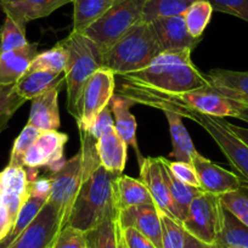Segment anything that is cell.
I'll use <instances>...</instances> for the list:
<instances>
[{
    "instance_id": "1",
    "label": "cell",
    "mask_w": 248,
    "mask_h": 248,
    "mask_svg": "<svg viewBox=\"0 0 248 248\" xmlns=\"http://www.w3.org/2000/svg\"><path fill=\"white\" fill-rule=\"evenodd\" d=\"M192 50H173L159 54L146 68L121 76L124 84L166 94H183L208 87L206 75L191 60Z\"/></svg>"
},
{
    "instance_id": "2",
    "label": "cell",
    "mask_w": 248,
    "mask_h": 248,
    "mask_svg": "<svg viewBox=\"0 0 248 248\" xmlns=\"http://www.w3.org/2000/svg\"><path fill=\"white\" fill-rule=\"evenodd\" d=\"M119 175L105 169L101 164L84 175L68 225L87 233L118 214L114 186Z\"/></svg>"
},
{
    "instance_id": "3",
    "label": "cell",
    "mask_w": 248,
    "mask_h": 248,
    "mask_svg": "<svg viewBox=\"0 0 248 248\" xmlns=\"http://www.w3.org/2000/svg\"><path fill=\"white\" fill-rule=\"evenodd\" d=\"M62 43L70 54L65 71L67 109L78 123L80 119L83 90L89 78L104 67V51L84 33L71 32Z\"/></svg>"
},
{
    "instance_id": "4",
    "label": "cell",
    "mask_w": 248,
    "mask_h": 248,
    "mask_svg": "<svg viewBox=\"0 0 248 248\" xmlns=\"http://www.w3.org/2000/svg\"><path fill=\"white\" fill-rule=\"evenodd\" d=\"M162 52L151 25L141 20L104 52V67L121 77L144 70Z\"/></svg>"
},
{
    "instance_id": "5",
    "label": "cell",
    "mask_w": 248,
    "mask_h": 248,
    "mask_svg": "<svg viewBox=\"0 0 248 248\" xmlns=\"http://www.w3.org/2000/svg\"><path fill=\"white\" fill-rule=\"evenodd\" d=\"M150 107L161 111L169 109L180 114L183 118H187L199 124L216 141L236 174L248 184V146L229 128L225 119L208 116L196 109L171 102H155L150 105Z\"/></svg>"
},
{
    "instance_id": "6",
    "label": "cell",
    "mask_w": 248,
    "mask_h": 248,
    "mask_svg": "<svg viewBox=\"0 0 248 248\" xmlns=\"http://www.w3.org/2000/svg\"><path fill=\"white\" fill-rule=\"evenodd\" d=\"M145 4L146 0H117L105 15L85 30L84 34L105 52L142 20Z\"/></svg>"
},
{
    "instance_id": "7",
    "label": "cell",
    "mask_w": 248,
    "mask_h": 248,
    "mask_svg": "<svg viewBox=\"0 0 248 248\" xmlns=\"http://www.w3.org/2000/svg\"><path fill=\"white\" fill-rule=\"evenodd\" d=\"M223 211L220 196L202 191L191 202L181 225L194 237L214 245L223 224Z\"/></svg>"
},
{
    "instance_id": "8",
    "label": "cell",
    "mask_w": 248,
    "mask_h": 248,
    "mask_svg": "<svg viewBox=\"0 0 248 248\" xmlns=\"http://www.w3.org/2000/svg\"><path fill=\"white\" fill-rule=\"evenodd\" d=\"M49 176L51 179V191L47 201L61 212L68 225L71 211L84 178L82 152L79 151L72 158L67 159L59 170L50 173Z\"/></svg>"
},
{
    "instance_id": "9",
    "label": "cell",
    "mask_w": 248,
    "mask_h": 248,
    "mask_svg": "<svg viewBox=\"0 0 248 248\" xmlns=\"http://www.w3.org/2000/svg\"><path fill=\"white\" fill-rule=\"evenodd\" d=\"M116 93V76L108 68L97 70L85 84L80 102V119L78 128L87 132L102 109L109 106Z\"/></svg>"
},
{
    "instance_id": "10",
    "label": "cell",
    "mask_w": 248,
    "mask_h": 248,
    "mask_svg": "<svg viewBox=\"0 0 248 248\" xmlns=\"http://www.w3.org/2000/svg\"><path fill=\"white\" fill-rule=\"evenodd\" d=\"M67 226L61 212L49 201L32 223L8 248H52L60 231Z\"/></svg>"
},
{
    "instance_id": "11",
    "label": "cell",
    "mask_w": 248,
    "mask_h": 248,
    "mask_svg": "<svg viewBox=\"0 0 248 248\" xmlns=\"http://www.w3.org/2000/svg\"><path fill=\"white\" fill-rule=\"evenodd\" d=\"M67 141L68 135L59 130L42 132L23 156L22 166L25 168L45 167L50 173L57 171L66 162L63 149Z\"/></svg>"
},
{
    "instance_id": "12",
    "label": "cell",
    "mask_w": 248,
    "mask_h": 248,
    "mask_svg": "<svg viewBox=\"0 0 248 248\" xmlns=\"http://www.w3.org/2000/svg\"><path fill=\"white\" fill-rule=\"evenodd\" d=\"M192 166L196 169L201 190L208 194L221 196L246 185L245 181L237 174L226 170L225 168L209 161L200 154L194 157Z\"/></svg>"
},
{
    "instance_id": "13",
    "label": "cell",
    "mask_w": 248,
    "mask_h": 248,
    "mask_svg": "<svg viewBox=\"0 0 248 248\" xmlns=\"http://www.w3.org/2000/svg\"><path fill=\"white\" fill-rule=\"evenodd\" d=\"M150 25L162 51L194 50L202 40L190 34L183 15L157 18L150 22Z\"/></svg>"
},
{
    "instance_id": "14",
    "label": "cell",
    "mask_w": 248,
    "mask_h": 248,
    "mask_svg": "<svg viewBox=\"0 0 248 248\" xmlns=\"http://www.w3.org/2000/svg\"><path fill=\"white\" fill-rule=\"evenodd\" d=\"M140 180L145 184L159 213L167 214L176 220V209L173 203L163 174L159 157H146L140 164Z\"/></svg>"
},
{
    "instance_id": "15",
    "label": "cell",
    "mask_w": 248,
    "mask_h": 248,
    "mask_svg": "<svg viewBox=\"0 0 248 248\" xmlns=\"http://www.w3.org/2000/svg\"><path fill=\"white\" fill-rule=\"evenodd\" d=\"M122 228H134L146 236L157 248H162L161 213L156 204H140L118 212Z\"/></svg>"
},
{
    "instance_id": "16",
    "label": "cell",
    "mask_w": 248,
    "mask_h": 248,
    "mask_svg": "<svg viewBox=\"0 0 248 248\" xmlns=\"http://www.w3.org/2000/svg\"><path fill=\"white\" fill-rule=\"evenodd\" d=\"M73 3V0H0V9L6 17L21 25L46 17L57 9Z\"/></svg>"
},
{
    "instance_id": "17",
    "label": "cell",
    "mask_w": 248,
    "mask_h": 248,
    "mask_svg": "<svg viewBox=\"0 0 248 248\" xmlns=\"http://www.w3.org/2000/svg\"><path fill=\"white\" fill-rule=\"evenodd\" d=\"M209 87L226 99L248 106V72L214 68L206 75Z\"/></svg>"
},
{
    "instance_id": "18",
    "label": "cell",
    "mask_w": 248,
    "mask_h": 248,
    "mask_svg": "<svg viewBox=\"0 0 248 248\" xmlns=\"http://www.w3.org/2000/svg\"><path fill=\"white\" fill-rule=\"evenodd\" d=\"M133 105H135L133 100L121 94H114L109 102L112 114L114 116V129L117 134L127 142L128 146H132L134 149L140 166L144 162V157L140 154L139 145H138L137 119L130 111Z\"/></svg>"
},
{
    "instance_id": "19",
    "label": "cell",
    "mask_w": 248,
    "mask_h": 248,
    "mask_svg": "<svg viewBox=\"0 0 248 248\" xmlns=\"http://www.w3.org/2000/svg\"><path fill=\"white\" fill-rule=\"evenodd\" d=\"M60 92V89H52L33 99L27 124L37 128L39 132L59 129Z\"/></svg>"
},
{
    "instance_id": "20",
    "label": "cell",
    "mask_w": 248,
    "mask_h": 248,
    "mask_svg": "<svg viewBox=\"0 0 248 248\" xmlns=\"http://www.w3.org/2000/svg\"><path fill=\"white\" fill-rule=\"evenodd\" d=\"M65 87V73L31 70L26 71L25 75L15 84L17 94L25 100H33L49 90H62Z\"/></svg>"
},
{
    "instance_id": "21",
    "label": "cell",
    "mask_w": 248,
    "mask_h": 248,
    "mask_svg": "<svg viewBox=\"0 0 248 248\" xmlns=\"http://www.w3.org/2000/svg\"><path fill=\"white\" fill-rule=\"evenodd\" d=\"M38 43H30L21 49L0 51V85L16 84L26 73L32 60L37 56Z\"/></svg>"
},
{
    "instance_id": "22",
    "label": "cell",
    "mask_w": 248,
    "mask_h": 248,
    "mask_svg": "<svg viewBox=\"0 0 248 248\" xmlns=\"http://www.w3.org/2000/svg\"><path fill=\"white\" fill-rule=\"evenodd\" d=\"M127 142L117 134L114 127L106 130L96 140V152L100 164L113 173L123 174L127 163Z\"/></svg>"
},
{
    "instance_id": "23",
    "label": "cell",
    "mask_w": 248,
    "mask_h": 248,
    "mask_svg": "<svg viewBox=\"0 0 248 248\" xmlns=\"http://www.w3.org/2000/svg\"><path fill=\"white\" fill-rule=\"evenodd\" d=\"M116 207L118 212L140 204H155L149 190L140 179L121 174L116 180Z\"/></svg>"
},
{
    "instance_id": "24",
    "label": "cell",
    "mask_w": 248,
    "mask_h": 248,
    "mask_svg": "<svg viewBox=\"0 0 248 248\" xmlns=\"http://www.w3.org/2000/svg\"><path fill=\"white\" fill-rule=\"evenodd\" d=\"M162 112L168 121L171 146H173L171 157L174 158V161L192 163V159L199 152H197L189 133L186 130L185 125L183 124V117L175 112L169 111V109H163Z\"/></svg>"
},
{
    "instance_id": "25",
    "label": "cell",
    "mask_w": 248,
    "mask_h": 248,
    "mask_svg": "<svg viewBox=\"0 0 248 248\" xmlns=\"http://www.w3.org/2000/svg\"><path fill=\"white\" fill-rule=\"evenodd\" d=\"M159 159H161L162 167H163L164 179H166L167 186H168L169 194H170V197L173 200V203L176 209V220L179 223H183L186 214H187V209H189L190 204L201 194L202 190L179 180L171 173L168 166H167L166 158L164 157H159Z\"/></svg>"
},
{
    "instance_id": "26",
    "label": "cell",
    "mask_w": 248,
    "mask_h": 248,
    "mask_svg": "<svg viewBox=\"0 0 248 248\" xmlns=\"http://www.w3.org/2000/svg\"><path fill=\"white\" fill-rule=\"evenodd\" d=\"M117 0H73L72 32L84 33L116 4Z\"/></svg>"
},
{
    "instance_id": "27",
    "label": "cell",
    "mask_w": 248,
    "mask_h": 248,
    "mask_svg": "<svg viewBox=\"0 0 248 248\" xmlns=\"http://www.w3.org/2000/svg\"><path fill=\"white\" fill-rule=\"evenodd\" d=\"M214 246L217 248H248V226L224 208L223 224Z\"/></svg>"
},
{
    "instance_id": "28",
    "label": "cell",
    "mask_w": 248,
    "mask_h": 248,
    "mask_svg": "<svg viewBox=\"0 0 248 248\" xmlns=\"http://www.w3.org/2000/svg\"><path fill=\"white\" fill-rule=\"evenodd\" d=\"M67 47L61 42L46 51L39 52L31 62L28 70L31 71H50L55 73H65L68 63Z\"/></svg>"
},
{
    "instance_id": "29",
    "label": "cell",
    "mask_w": 248,
    "mask_h": 248,
    "mask_svg": "<svg viewBox=\"0 0 248 248\" xmlns=\"http://www.w3.org/2000/svg\"><path fill=\"white\" fill-rule=\"evenodd\" d=\"M197 0H146L142 20L152 22L161 17L181 16Z\"/></svg>"
},
{
    "instance_id": "30",
    "label": "cell",
    "mask_w": 248,
    "mask_h": 248,
    "mask_svg": "<svg viewBox=\"0 0 248 248\" xmlns=\"http://www.w3.org/2000/svg\"><path fill=\"white\" fill-rule=\"evenodd\" d=\"M46 202V200L39 199V197H28L27 201L25 202V204H23L22 208H21L15 223H14L11 231L8 233V236H6L5 238L0 242V248H8L9 246L20 236V233L32 223L33 219L38 216L40 209L43 208V206H44Z\"/></svg>"
},
{
    "instance_id": "31",
    "label": "cell",
    "mask_w": 248,
    "mask_h": 248,
    "mask_svg": "<svg viewBox=\"0 0 248 248\" xmlns=\"http://www.w3.org/2000/svg\"><path fill=\"white\" fill-rule=\"evenodd\" d=\"M213 13L214 10L208 0H197L187 8V10L183 14V17L192 37L202 39V35L211 21Z\"/></svg>"
},
{
    "instance_id": "32",
    "label": "cell",
    "mask_w": 248,
    "mask_h": 248,
    "mask_svg": "<svg viewBox=\"0 0 248 248\" xmlns=\"http://www.w3.org/2000/svg\"><path fill=\"white\" fill-rule=\"evenodd\" d=\"M88 248H118V214L85 233Z\"/></svg>"
},
{
    "instance_id": "33",
    "label": "cell",
    "mask_w": 248,
    "mask_h": 248,
    "mask_svg": "<svg viewBox=\"0 0 248 248\" xmlns=\"http://www.w3.org/2000/svg\"><path fill=\"white\" fill-rule=\"evenodd\" d=\"M30 44L26 37V26L16 22L13 18L5 17L0 27V51H13Z\"/></svg>"
},
{
    "instance_id": "34",
    "label": "cell",
    "mask_w": 248,
    "mask_h": 248,
    "mask_svg": "<svg viewBox=\"0 0 248 248\" xmlns=\"http://www.w3.org/2000/svg\"><path fill=\"white\" fill-rule=\"evenodd\" d=\"M27 100L16 92L15 84L0 85V134L8 128V124L15 112Z\"/></svg>"
},
{
    "instance_id": "35",
    "label": "cell",
    "mask_w": 248,
    "mask_h": 248,
    "mask_svg": "<svg viewBox=\"0 0 248 248\" xmlns=\"http://www.w3.org/2000/svg\"><path fill=\"white\" fill-rule=\"evenodd\" d=\"M220 202L224 208L248 226V184L235 191L221 195Z\"/></svg>"
},
{
    "instance_id": "36",
    "label": "cell",
    "mask_w": 248,
    "mask_h": 248,
    "mask_svg": "<svg viewBox=\"0 0 248 248\" xmlns=\"http://www.w3.org/2000/svg\"><path fill=\"white\" fill-rule=\"evenodd\" d=\"M162 248L185 247V229L181 223L167 214L161 213Z\"/></svg>"
},
{
    "instance_id": "37",
    "label": "cell",
    "mask_w": 248,
    "mask_h": 248,
    "mask_svg": "<svg viewBox=\"0 0 248 248\" xmlns=\"http://www.w3.org/2000/svg\"><path fill=\"white\" fill-rule=\"evenodd\" d=\"M40 133L42 132H39L37 128L32 127L30 124H27V125L23 128V130L20 133L17 139L14 142V146L10 155V161H9V166L23 167V156H25L26 152L28 151V149L34 144V141L38 139Z\"/></svg>"
},
{
    "instance_id": "38",
    "label": "cell",
    "mask_w": 248,
    "mask_h": 248,
    "mask_svg": "<svg viewBox=\"0 0 248 248\" xmlns=\"http://www.w3.org/2000/svg\"><path fill=\"white\" fill-rule=\"evenodd\" d=\"M52 248H88L85 232L67 225L60 231Z\"/></svg>"
},
{
    "instance_id": "39",
    "label": "cell",
    "mask_w": 248,
    "mask_h": 248,
    "mask_svg": "<svg viewBox=\"0 0 248 248\" xmlns=\"http://www.w3.org/2000/svg\"><path fill=\"white\" fill-rule=\"evenodd\" d=\"M214 11L228 14L248 22V0H208Z\"/></svg>"
},
{
    "instance_id": "40",
    "label": "cell",
    "mask_w": 248,
    "mask_h": 248,
    "mask_svg": "<svg viewBox=\"0 0 248 248\" xmlns=\"http://www.w3.org/2000/svg\"><path fill=\"white\" fill-rule=\"evenodd\" d=\"M166 163L168 166V168L170 169L171 173L176 176L180 181L185 184H189V185L195 186V187H199L200 186V180L199 176H197L196 169L192 166V163H187V162H181V161H169L166 158Z\"/></svg>"
},
{
    "instance_id": "41",
    "label": "cell",
    "mask_w": 248,
    "mask_h": 248,
    "mask_svg": "<svg viewBox=\"0 0 248 248\" xmlns=\"http://www.w3.org/2000/svg\"><path fill=\"white\" fill-rule=\"evenodd\" d=\"M113 127H114V121L113 118H112L111 107L107 106L106 108L102 109V111L99 113V116L95 118L94 123L92 124V127H90L87 132H83V133H87V134H89L93 139L97 140L105 132H106V130L111 129V128Z\"/></svg>"
},
{
    "instance_id": "42",
    "label": "cell",
    "mask_w": 248,
    "mask_h": 248,
    "mask_svg": "<svg viewBox=\"0 0 248 248\" xmlns=\"http://www.w3.org/2000/svg\"><path fill=\"white\" fill-rule=\"evenodd\" d=\"M122 237L127 248H157L149 238L134 228H122Z\"/></svg>"
},
{
    "instance_id": "43",
    "label": "cell",
    "mask_w": 248,
    "mask_h": 248,
    "mask_svg": "<svg viewBox=\"0 0 248 248\" xmlns=\"http://www.w3.org/2000/svg\"><path fill=\"white\" fill-rule=\"evenodd\" d=\"M28 195L33 197H39L43 200H49L50 191H51V179L50 176H43L34 179L28 183Z\"/></svg>"
},
{
    "instance_id": "44",
    "label": "cell",
    "mask_w": 248,
    "mask_h": 248,
    "mask_svg": "<svg viewBox=\"0 0 248 248\" xmlns=\"http://www.w3.org/2000/svg\"><path fill=\"white\" fill-rule=\"evenodd\" d=\"M184 248H217L214 245H209V243L203 242V241L199 240V238L194 237L190 235L189 232L185 233V247Z\"/></svg>"
},
{
    "instance_id": "45",
    "label": "cell",
    "mask_w": 248,
    "mask_h": 248,
    "mask_svg": "<svg viewBox=\"0 0 248 248\" xmlns=\"http://www.w3.org/2000/svg\"><path fill=\"white\" fill-rule=\"evenodd\" d=\"M228 125L243 142L248 146V128H243V127H237L235 124H231L228 122Z\"/></svg>"
},
{
    "instance_id": "46",
    "label": "cell",
    "mask_w": 248,
    "mask_h": 248,
    "mask_svg": "<svg viewBox=\"0 0 248 248\" xmlns=\"http://www.w3.org/2000/svg\"><path fill=\"white\" fill-rule=\"evenodd\" d=\"M235 118L241 119V121L248 123V106L246 105H237V113H236Z\"/></svg>"
},
{
    "instance_id": "47",
    "label": "cell",
    "mask_w": 248,
    "mask_h": 248,
    "mask_svg": "<svg viewBox=\"0 0 248 248\" xmlns=\"http://www.w3.org/2000/svg\"><path fill=\"white\" fill-rule=\"evenodd\" d=\"M118 248H127V246H125V242H124L123 237H122L121 225H119V221H118Z\"/></svg>"
}]
</instances>
